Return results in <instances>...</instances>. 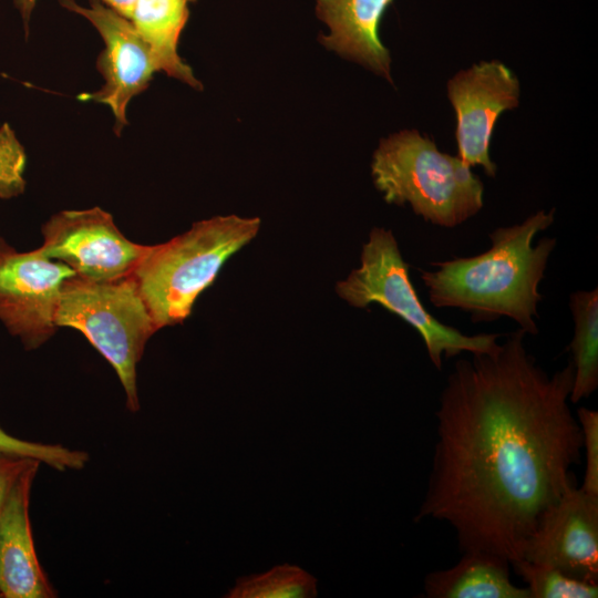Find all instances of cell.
<instances>
[{"label":"cell","instance_id":"4fadbf2b","mask_svg":"<svg viewBox=\"0 0 598 598\" xmlns=\"http://www.w3.org/2000/svg\"><path fill=\"white\" fill-rule=\"evenodd\" d=\"M393 0H317L316 14L330 30L319 41L392 82L389 50L379 37L382 17Z\"/></svg>","mask_w":598,"mask_h":598},{"label":"cell","instance_id":"cb8c5ba5","mask_svg":"<svg viewBox=\"0 0 598 598\" xmlns=\"http://www.w3.org/2000/svg\"><path fill=\"white\" fill-rule=\"evenodd\" d=\"M101 1L127 19L136 2V0H101Z\"/></svg>","mask_w":598,"mask_h":598},{"label":"cell","instance_id":"9c48e42d","mask_svg":"<svg viewBox=\"0 0 598 598\" xmlns=\"http://www.w3.org/2000/svg\"><path fill=\"white\" fill-rule=\"evenodd\" d=\"M59 3L89 20L103 40L104 48L96 61L103 85L95 92L82 93L79 99L109 106L115 120L114 132L121 136L128 124L130 102L148 87L157 71L151 52L132 22L101 0H89V7L75 0H59Z\"/></svg>","mask_w":598,"mask_h":598},{"label":"cell","instance_id":"5bb4252c","mask_svg":"<svg viewBox=\"0 0 598 598\" xmlns=\"http://www.w3.org/2000/svg\"><path fill=\"white\" fill-rule=\"evenodd\" d=\"M423 588L427 598H529L512 582L509 560L486 550L463 551L454 566L427 574Z\"/></svg>","mask_w":598,"mask_h":598},{"label":"cell","instance_id":"ffe728a7","mask_svg":"<svg viewBox=\"0 0 598 598\" xmlns=\"http://www.w3.org/2000/svg\"><path fill=\"white\" fill-rule=\"evenodd\" d=\"M25 166L27 154L23 145L13 128L3 123L0 126V199H12L24 193Z\"/></svg>","mask_w":598,"mask_h":598},{"label":"cell","instance_id":"d6986e66","mask_svg":"<svg viewBox=\"0 0 598 598\" xmlns=\"http://www.w3.org/2000/svg\"><path fill=\"white\" fill-rule=\"evenodd\" d=\"M0 452L35 458L54 470H82L89 461L86 452L60 444H43L20 440L0 426Z\"/></svg>","mask_w":598,"mask_h":598},{"label":"cell","instance_id":"7c38bea8","mask_svg":"<svg viewBox=\"0 0 598 598\" xmlns=\"http://www.w3.org/2000/svg\"><path fill=\"white\" fill-rule=\"evenodd\" d=\"M41 462L32 458L13 485L0 517V597L56 596L44 574L33 543L30 522L32 483Z\"/></svg>","mask_w":598,"mask_h":598},{"label":"cell","instance_id":"2e32d148","mask_svg":"<svg viewBox=\"0 0 598 598\" xmlns=\"http://www.w3.org/2000/svg\"><path fill=\"white\" fill-rule=\"evenodd\" d=\"M574 337L569 344L574 380L571 403L589 398L598 386V289L577 290L569 297Z\"/></svg>","mask_w":598,"mask_h":598},{"label":"cell","instance_id":"52a82bcc","mask_svg":"<svg viewBox=\"0 0 598 598\" xmlns=\"http://www.w3.org/2000/svg\"><path fill=\"white\" fill-rule=\"evenodd\" d=\"M74 276L37 248L18 251L0 236V322L25 350L40 348L55 333L61 289Z\"/></svg>","mask_w":598,"mask_h":598},{"label":"cell","instance_id":"ba28073f","mask_svg":"<svg viewBox=\"0 0 598 598\" xmlns=\"http://www.w3.org/2000/svg\"><path fill=\"white\" fill-rule=\"evenodd\" d=\"M37 249L47 258L69 266L75 276L112 281L133 274L148 245L131 241L100 207L61 210L41 227Z\"/></svg>","mask_w":598,"mask_h":598},{"label":"cell","instance_id":"e0dca14e","mask_svg":"<svg viewBox=\"0 0 598 598\" xmlns=\"http://www.w3.org/2000/svg\"><path fill=\"white\" fill-rule=\"evenodd\" d=\"M317 579L298 566H276L267 573L238 578L228 598H312Z\"/></svg>","mask_w":598,"mask_h":598},{"label":"cell","instance_id":"8992f818","mask_svg":"<svg viewBox=\"0 0 598 598\" xmlns=\"http://www.w3.org/2000/svg\"><path fill=\"white\" fill-rule=\"evenodd\" d=\"M336 291L354 308L378 303L396 315L421 336L432 364L441 370L443 358L462 352H493L499 333L468 336L440 322L422 303L392 231L374 227L363 245L360 266L336 285Z\"/></svg>","mask_w":598,"mask_h":598},{"label":"cell","instance_id":"ac0fdd59","mask_svg":"<svg viewBox=\"0 0 598 598\" xmlns=\"http://www.w3.org/2000/svg\"><path fill=\"white\" fill-rule=\"evenodd\" d=\"M511 567L525 582L529 598H596L598 584H590L561 570L525 559L511 561Z\"/></svg>","mask_w":598,"mask_h":598},{"label":"cell","instance_id":"8fae6325","mask_svg":"<svg viewBox=\"0 0 598 598\" xmlns=\"http://www.w3.org/2000/svg\"><path fill=\"white\" fill-rule=\"evenodd\" d=\"M520 559L598 584V496L571 487L540 517Z\"/></svg>","mask_w":598,"mask_h":598},{"label":"cell","instance_id":"277c9868","mask_svg":"<svg viewBox=\"0 0 598 598\" xmlns=\"http://www.w3.org/2000/svg\"><path fill=\"white\" fill-rule=\"evenodd\" d=\"M371 175L386 203H408L436 226L456 227L483 207L484 186L471 167L458 156L440 152L416 130L380 140Z\"/></svg>","mask_w":598,"mask_h":598},{"label":"cell","instance_id":"5b68a950","mask_svg":"<svg viewBox=\"0 0 598 598\" xmlns=\"http://www.w3.org/2000/svg\"><path fill=\"white\" fill-rule=\"evenodd\" d=\"M55 324L76 329L89 340L116 372L126 408L138 411L137 364L158 329L132 275L112 281L66 279Z\"/></svg>","mask_w":598,"mask_h":598},{"label":"cell","instance_id":"3957f363","mask_svg":"<svg viewBox=\"0 0 598 598\" xmlns=\"http://www.w3.org/2000/svg\"><path fill=\"white\" fill-rule=\"evenodd\" d=\"M259 228L258 217L216 216L194 223L166 243L148 246L132 277L157 329L183 322L224 264Z\"/></svg>","mask_w":598,"mask_h":598},{"label":"cell","instance_id":"9a60e30c","mask_svg":"<svg viewBox=\"0 0 598 598\" xmlns=\"http://www.w3.org/2000/svg\"><path fill=\"white\" fill-rule=\"evenodd\" d=\"M197 0H136L128 20L146 43L155 68L196 90L203 84L177 52L188 17V2Z\"/></svg>","mask_w":598,"mask_h":598},{"label":"cell","instance_id":"44dd1931","mask_svg":"<svg viewBox=\"0 0 598 598\" xmlns=\"http://www.w3.org/2000/svg\"><path fill=\"white\" fill-rule=\"evenodd\" d=\"M576 417L581 430L586 462L580 488L590 495L598 496V412L579 408Z\"/></svg>","mask_w":598,"mask_h":598},{"label":"cell","instance_id":"7402d4cb","mask_svg":"<svg viewBox=\"0 0 598 598\" xmlns=\"http://www.w3.org/2000/svg\"><path fill=\"white\" fill-rule=\"evenodd\" d=\"M31 460L0 452V517L13 485Z\"/></svg>","mask_w":598,"mask_h":598},{"label":"cell","instance_id":"30bf717a","mask_svg":"<svg viewBox=\"0 0 598 598\" xmlns=\"http://www.w3.org/2000/svg\"><path fill=\"white\" fill-rule=\"evenodd\" d=\"M519 82L505 64L483 61L456 73L447 83V95L456 114L457 156L470 167L482 166L496 176L489 144L499 115L519 103Z\"/></svg>","mask_w":598,"mask_h":598},{"label":"cell","instance_id":"603a6c76","mask_svg":"<svg viewBox=\"0 0 598 598\" xmlns=\"http://www.w3.org/2000/svg\"><path fill=\"white\" fill-rule=\"evenodd\" d=\"M35 3H37V0H13V4L18 9L22 23H23L25 39L29 35L30 20H31V16L35 7Z\"/></svg>","mask_w":598,"mask_h":598},{"label":"cell","instance_id":"6da1fadb","mask_svg":"<svg viewBox=\"0 0 598 598\" xmlns=\"http://www.w3.org/2000/svg\"><path fill=\"white\" fill-rule=\"evenodd\" d=\"M520 328L458 360L439 400L436 443L416 520L451 525L462 551L509 560L544 513L574 487L582 435L569 408L571 361L549 375Z\"/></svg>","mask_w":598,"mask_h":598},{"label":"cell","instance_id":"7a4b0ae2","mask_svg":"<svg viewBox=\"0 0 598 598\" xmlns=\"http://www.w3.org/2000/svg\"><path fill=\"white\" fill-rule=\"evenodd\" d=\"M554 214L538 210L520 224L494 229L491 247L482 254L431 264L434 270L421 271L430 302L465 311L474 322L507 317L526 333L537 334L535 318L543 299L538 287L556 239L533 241L553 224Z\"/></svg>","mask_w":598,"mask_h":598}]
</instances>
